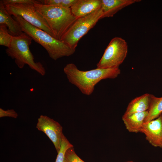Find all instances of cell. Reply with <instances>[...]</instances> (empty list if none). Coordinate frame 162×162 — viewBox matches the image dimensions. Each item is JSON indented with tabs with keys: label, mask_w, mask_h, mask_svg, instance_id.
Masks as SVG:
<instances>
[{
	"label": "cell",
	"mask_w": 162,
	"mask_h": 162,
	"mask_svg": "<svg viewBox=\"0 0 162 162\" xmlns=\"http://www.w3.org/2000/svg\"><path fill=\"white\" fill-rule=\"evenodd\" d=\"M32 39L24 32L17 36H13L9 47L6 50L7 55L14 60L15 62L20 68L28 65L32 69L42 76L46 74L44 67L41 63L36 62L29 48Z\"/></svg>",
	"instance_id": "4"
},
{
	"label": "cell",
	"mask_w": 162,
	"mask_h": 162,
	"mask_svg": "<svg viewBox=\"0 0 162 162\" xmlns=\"http://www.w3.org/2000/svg\"><path fill=\"white\" fill-rule=\"evenodd\" d=\"M140 0H101V9L103 13L101 19L112 17L123 8Z\"/></svg>",
	"instance_id": "11"
},
{
	"label": "cell",
	"mask_w": 162,
	"mask_h": 162,
	"mask_svg": "<svg viewBox=\"0 0 162 162\" xmlns=\"http://www.w3.org/2000/svg\"><path fill=\"white\" fill-rule=\"evenodd\" d=\"M101 0H77L70 9L73 15L79 18L101 8Z\"/></svg>",
	"instance_id": "10"
},
{
	"label": "cell",
	"mask_w": 162,
	"mask_h": 162,
	"mask_svg": "<svg viewBox=\"0 0 162 162\" xmlns=\"http://www.w3.org/2000/svg\"><path fill=\"white\" fill-rule=\"evenodd\" d=\"M148 113V110L123 116L122 119L126 129L130 132H140Z\"/></svg>",
	"instance_id": "12"
},
{
	"label": "cell",
	"mask_w": 162,
	"mask_h": 162,
	"mask_svg": "<svg viewBox=\"0 0 162 162\" xmlns=\"http://www.w3.org/2000/svg\"><path fill=\"white\" fill-rule=\"evenodd\" d=\"M162 114V97L158 98L150 94V103L148 115L145 122L156 119Z\"/></svg>",
	"instance_id": "15"
},
{
	"label": "cell",
	"mask_w": 162,
	"mask_h": 162,
	"mask_svg": "<svg viewBox=\"0 0 162 162\" xmlns=\"http://www.w3.org/2000/svg\"><path fill=\"white\" fill-rule=\"evenodd\" d=\"M36 128L44 133L53 143L58 153L60 148L62 127L57 122L46 116L41 115L38 118Z\"/></svg>",
	"instance_id": "8"
},
{
	"label": "cell",
	"mask_w": 162,
	"mask_h": 162,
	"mask_svg": "<svg viewBox=\"0 0 162 162\" xmlns=\"http://www.w3.org/2000/svg\"><path fill=\"white\" fill-rule=\"evenodd\" d=\"M0 25H5L10 33L13 36H19L23 33L19 23L11 17L6 10L4 5L0 2Z\"/></svg>",
	"instance_id": "13"
},
{
	"label": "cell",
	"mask_w": 162,
	"mask_h": 162,
	"mask_svg": "<svg viewBox=\"0 0 162 162\" xmlns=\"http://www.w3.org/2000/svg\"><path fill=\"white\" fill-rule=\"evenodd\" d=\"M63 70L69 82L87 95H90L93 92L95 86L101 80L115 79L121 73L119 68H97L89 70L82 71L72 63L67 64Z\"/></svg>",
	"instance_id": "1"
},
{
	"label": "cell",
	"mask_w": 162,
	"mask_h": 162,
	"mask_svg": "<svg viewBox=\"0 0 162 162\" xmlns=\"http://www.w3.org/2000/svg\"><path fill=\"white\" fill-rule=\"evenodd\" d=\"M13 36L9 32L7 27L0 25V45L8 48L10 46Z\"/></svg>",
	"instance_id": "16"
},
{
	"label": "cell",
	"mask_w": 162,
	"mask_h": 162,
	"mask_svg": "<svg viewBox=\"0 0 162 162\" xmlns=\"http://www.w3.org/2000/svg\"><path fill=\"white\" fill-rule=\"evenodd\" d=\"M4 6L10 15L14 16H20L30 24L44 31L56 38L46 20L36 9L34 4H8Z\"/></svg>",
	"instance_id": "7"
},
{
	"label": "cell",
	"mask_w": 162,
	"mask_h": 162,
	"mask_svg": "<svg viewBox=\"0 0 162 162\" xmlns=\"http://www.w3.org/2000/svg\"><path fill=\"white\" fill-rule=\"evenodd\" d=\"M140 132L153 146L162 148V114L155 119L145 122Z\"/></svg>",
	"instance_id": "9"
},
{
	"label": "cell",
	"mask_w": 162,
	"mask_h": 162,
	"mask_svg": "<svg viewBox=\"0 0 162 162\" xmlns=\"http://www.w3.org/2000/svg\"><path fill=\"white\" fill-rule=\"evenodd\" d=\"M34 6L44 17L55 38L58 40L78 18L70 8L36 3Z\"/></svg>",
	"instance_id": "3"
},
{
	"label": "cell",
	"mask_w": 162,
	"mask_h": 162,
	"mask_svg": "<svg viewBox=\"0 0 162 162\" xmlns=\"http://www.w3.org/2000/svg\"><path fill=\"white\" fill-rule=\"evenodd\" d=\"M73 146L63 134L61 143L60 148L58 153L55 162H64V155L66 151Z\"/></svg>",
	"instance_id": "17"
},
{
	"label": "cell",
	"mask_w": 162,
	"mask_h": 162,
	"mask_svg": "<svg viewBox=\"0 0 162 162\" xmlns=\"http://www.w3.org/2000/svg\"><path fill=\"white\" fill-rule=\"evenodd\" d=\"M64 162H85L75 153L73 147L68 149L64 155Z\"/></svg>",
	"instance_id": "18"
},
{
	"label": "cell",
	"mask_w": 162,
	"mask_h": 162,
	"mask_svg": "<svg viewBox=\"0 0 162 162\" xmlns=\"http://www.w3.org/2000/svg\"><path fill=\"white\" fill-rule=\"evenodd\" d=\"M0 2L4 5L18 4H34L41 3L39 0H2Z\"/></svg>",
	"instance_id": "19"
},
{
	"label": "cell",
	"mask_w": 162,
	"mask_h": 162,
	"mask_svg": "<svg viewBox=\"0 0 162 162\" xmlns=\"http://www.w3.org/2000/svg\"><path fill=\"white\" fill-rule=\"evenodd\" d=\"M150 94H145L132 100L128 104L124 114H129L148 110L150 103Z\"/></svg>",
	"instance_id": "14"
},
{
	"label": "cell",
	"mask_w": 162,
	"mask_h": 162,
	"mask_svg": "<svg viewBox=\"0 0 162 162\" xmlns=\"http://www.w3.org/2000/svg\"><path fill=\"white\" fill-rule=\"evenodd\" d=\"M103 15L101 8L85 16L78 18L62 37L61 40L76 50L80 39L92 28Z\"/></svg>",
	"instance_id": "5"
},
{
	"label": "cell",
	"mask_w": 162,
	"mask_h": 162,
	"mask_svg": "<svg viewBox=\"0 0 162 162\" xmlns=\"http://www.w3.org/2000/svg\"><path fill=\"white\" fill-rule=\"evenodd\" d=\"M128 51L127 43L124 39L121 37L114 38L111 40L97 64V68H119L126 58Z\"/></svg>",
	"instance_id": "6"
},
{
	"label": "cell",
	"mask_w": 162,
	"mask_h": 162,
	"mask_svg": "<svg viewBox=\"0 0 162 162\" xmlns=\"http://www.w3.org/2000/svg\"><path fill=\"white\" fill-rule=\"evenodd\" d=\"M134 162L133 161H127V162Z\"/></svg>",
	"instance_id": "21"
},
{
	"label": "cell",
	"mask_w": 162,
	"mask_h": 162,
	"mask_svg": "<svg viewBox=\"0 0 162 162\" xmlns=\"http://www.w3.org/2000/svg\"><path fill=\"white\" fill-rule=\"evenodd\" d=\"M14 19L19 23L22 31L41 45L52 59L56 60L63 57L69 56L74 53L76 50L72 49L62 41L30 24L20 16H14Z\"/></svg>",
	"instance_id": "2"
},
{
	"label": "cell",
	"mask_w": 162,
	"mask_h": 162,
	"mask_svg": "<svg viewBox=\"0 0 162 162\" xmlns=\"http://www.w3.org/2000/svg\"><path fill=\"white\" fill-rule=\"evenodd\" d=\"M18 116V114L13 109L4 110L0 108V117H8L16 118Z\"/></svg>",
	"instance_id": "20"
}]
</instances>
